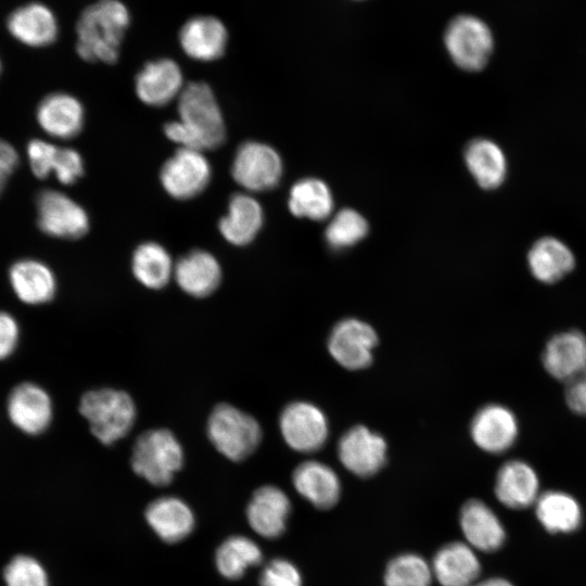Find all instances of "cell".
I'll return each mask as SVG.
<instances>
[{
	"label": "cell",
	"mask_w": 586,
	"mask_h": 586,
	"mask_svg": "<svg viewBox=\"0 0 586 586\" xmlns=\"http://www.w3.org/2000/svg\"><path fill=\"white\" fill-rule=\"evenodd\" d=\"M54 162L52 174L62 184H73L84 175V160L72 148L58 146Z\"/></svg>",
	"instance_id": "cell-40"
},
{
	"label": "cell",
	"mask_w": 586,
	"mask_h": 586,
	"mask_svg": "<svg viewBox=\"0 0 586 586\" xmlns=\"http://www.w3.org/2000/svg\"><path fill=\"white\" fill-rule=\"evenodd\" d=\"M79 412L89 422L92 434L104 445L123 438L136 420V406L130 395L115 388L85 393Z\"/></svg>",
	"instance_id": "cell-3"
},
{
	"label": "cell",
	"mask_w": 586,
	"mask_h": 586,
	"mask_svg": "<svg viewBox=\"0 0 586 586\" xmlns=\"http://www.w3.org/2000/svg\"><path fill=\"white\" fill-rule=\"evenodd\" d=\"M259 586H303L297 566L283 558H275L263 569Z\"/></svg>",
	"instance_id": "cell-38"
},
{
	"label": "cell",
	"mask_w": 586,
	"mask_h": 586,
	"mask_svg": "<svg viewBox=\"0 0 586 586\" xmlns=\"http://www.w3.org/2000/svg\"><path fill=\"white\" fill-rule=\"evenodd\" d=\"M356 1H360V0H356Z\"/></svg>",
	"instance_id": "cell-46"
},
{
	"label": "cell",
	"mask_w": 586,
	"mask_h": 586,
	"mask_svg": "<svg viewBox=\"0 0 586 586\" xmlns=\"http://www.w3.org/2000/svg\"><path fill=\"white\" fill-rule=\"evenodd\" d=\"M183 87L180 66L168 58L145 63L135 79L139 100L155 107L164 106L178 98Z\"/></svg>",
	"instance_id": "cell-15"
},
{
	"label": "cell",
	"mask_w": 586,
	"mask_h": 586,
	"mask_svg": "<svg viewBox=\"0 0 586 586\" xmlns=\"http://www.w3.org/2000/svg\"><path fill=\"white\" fill-rule=\"evenodd\" d=\"M534 506L538 521L549 533H571L582 524V508L578 501L565 492H544Z\"/></svg>",
	"instance_id": "cell-31"
},
{
	"label": "cell",
	"mask_w": 586,
	"mask_h": 586,
	"mask_svg": "<svg viewBox=\"0 0 586 586\" xmlns=\"http://www.w3.org/2000/svg\"><path fill=\"white\" fill-rule=\"evenodd\" d=\"M7 28L12 37L33 48L53 43L59 34L54 13L40 2H30L15 9L7 20Z\"/></svg>",
	"instance_id": "cell-22"
},
{
	"label": "cell",
	"mask_w": 586,
	"mask_h": 586,
	"mask_svg": "<svg viewBox=\"0 0 586 586\" xmlns=\"http://www.w3.org/2000/svg\"><path fill=\"white\" fill-rule=\"evenodd\" d=\"M18 324L13 316L0 311V360L9 357L18 342Z\"/></svg>",
	"instance_id": "cell-41"
},
{
	"label": "cell",
	"mask_w": 586,
	"mask_h": 586,
	"mask_svg": "<svg viewBox=\"0 0 586 586\" xmlns=\"http://www.w3.org/2000/svg\"><path fill=\"white\" fill-rule=\"evenodd\" d=\"M228 42L225 24L212 15H198L189 18L179 31V43L191 59L209 62L220 58Z\"/></svg>",
	"instance_id": "cell-19"
},
{
	"label": "cell",
	"mask_w": 586,
	"mask_h": 586,
	"mask_svg": "<svg viewBox=\"0 0 586 586\" xmlns=\"http://www.w3.org/2000/svg\"><path fill=\"white\" fill-rule=\"evenodd\" d=\"M444 44L453 62L463 71L483 69L494 50V37L488 25L471 14L453 17L444 31Z\"/></svg>",
	"instance_id": "cell-6"
},
{
	"label": "cell",
	"mask_w": 586,
	"mask_h": 586,
	"mask_svg": "<svg viewBox=\"0 0 586 586\" xmlns=\"http://www.w3.org/2000/svg\"><path fill=\"white\" fill-rule=\"evenodd\" d=\"M206 429L214 447L232 461L249 457L262 440V429L257 420L225 403L212 410Z\"/></svg>",
	"instance_id": "cell-5"
},
{
	"label": "cell",
	"mask_w": 586,
	"mask_h": 586,
	"mask_svg": "<svg viewBox=\"0 0 586 586\" xmlns=\"http://www.w3.org/2000/svg\"><path fill=\"white\" fill-rule=\"evenodd\" d=\"M291 512L288 495L275 485L257 488L246 507V520L259 536L273 539L281 536Z\"/></svg>",
	"instance_id": "cell-16"
},
{
	"label": "cell",
	"mask_w": 586,
	"mask_h": 586,
	"mask_svg": "<svg viewBox=\"0 0 586 586\" xmlns=\"http://www.w3.org/2000/svg\"><path fill=\"white\" fill-rule=\"evenodd\" d=\"M431 568L433 577L442 586H473L481 573L475 550L462 542H451L441 547Z\"/></svg>",
	"instance_id": "cell-23"
},
{
	"label": "cell",
	"mask_w": 586,
	"mask_h": 586,
	"mask_svg": "<svg viewBox=\"0 0 586 586\" xmlns=\"http://www.w3.org/2000/svg\"><path fill=\"white\" fill-rule=\"evenodd\" d=\"M473 442L489 454H501L517 441L519 423L514 413L500 404H488L473 417L470 425Z\"/></svg>",
	"instance_id": "cell-13"
},
{
	"label": "cell",
	"mask_w": 586,
	"mask_h": 586,
	"mask_svg": "<svg viewBox=\"0 0 586 586\" xmlns=\"http://www.w3.org/2000/svg\"><path fill=\"white\" fill-rule=\"evenodd\" d=\"M0 73H1V61H0Z\"/></svg>",
	"instance_id": "cell-45"
},
{
	"label": "cell",
	"mask_w": 586,
	"mask_h": 586,
	"mask_svg": "<svg viewBox=\"0 0 586 586\" xmlns=\"http://www.w3.org/2000/svg\"><path fill=\"white\" fill-rule=\"evenodd\" d=\"M20 163L17 150L0 138V195Z\"/></svg>",
	"instance_id": "cell-42"
},
{
	"label": "cell",
	"mask_w": 586,
	"mask_h": 586,
	"mask_svg": "<svg viewBox=\"0 0 586 586\" xmlns=\"http://www.w3.org/2000/svg\"><path fill=\"white\" fill-rule=\"evenodd\" d=\"M467 167L483 189L501 186L507 176V160L502 150L488 139L471 141L464 151Z\"/></svg>",
	"instance_id": "cell-30"
},
{
	"label": "cell",
	"mask_w": 586,
	"mask_h": 586,
	"mask_svg": "<svg viewBox=\"0 0 586 586\" xmlns=\"http://www.w3.org/2000/svg\"><path fill=\"white\" fill-rule=\"evenodd\" d=\"M378 337L372 327L361 320L347 318L337 322L329 336L331 356L349 370L366 368L372 360Z\"/></svg>",
	"instance_id": "cell-11"
},
{
	"label": "cell",
	"mask_w": 586,
	"mask_h": 586,
	"mask_svg": "<svg viewBox=\"0 0 586 586\" xmlns=\"http://www.w3.org/2000/svg\"><path fill=\"white\" fill-rule=\"evenodd\" d=\"M292 482L296 492L318 509H330L340 498V479L332 468L322 462L308 460L300 463L293 471Z\"/></svg>",
	"instance_id": "cell-26"
},
{
	"label": "cell",
	"mask_w": 586,
	"mask_h": 586,
	"mask_svg": "<svg viewBox=\"0 0 586 586\" xmlns=\"http://www.w3.org/2000/svg\"><path fill=\"white\" fill-rule=\"evenodd\" d=\"M282 173L283 164L279 153L272 146L257 141L242 143L231 164L234 181L251 192L275 188Z\"/></svg>",
	"instance_id": "cell-7"
},
{
	"label": "cell",
	"mask_w": 586,
	"mask_h": 586,
	"mask_svg": "<svg viewBox=\"0 0 586 586\" xmlns=\"http://www.w3.org/2000/svg\"><path fill=\"white\" fill-rule=\"evenodd\" d=\"M179 119L164 126L165 136L180 148L199 151L220 146L226 125L212 88L204 81H191L178 97Z\"/></svg>",
	"instance_id": "cell-1"
},
{
	"label": "cell",
	"mask_w": 586,
	"mask_h": 586,
	"mask_svg": "<svg viewBox=\"0 0 586 586\" xmlns=\"http://www.w3.org/2000/svg\"><path fill=\"white\" fill-rule=\"evenodd\" d=\"M279 425L285 443L296 451H315L328 438L329 426L324 413L307 402L289 404L280 415Z\"/></svg>",
	"instance_id": "cell-10"
},
{
	"label": "cell",
	"mask_w": 586,
	"mask_h": 586,
	"mask_svg": "<svg viewBox=\"0 0 586 586\" xmlns=\"http://www.w3.org/2000/svg\"><path fill=\"white\" fill-rule=\"evenodd\" d=\"M494 492L497 500L510 509H525L535 505L539 479L532 466L523 460H509L498 470Z\"/></svg>",
	"instance_id": "cell-20"
},
{
	"label": "cell",
	"mask_w": 586,
	"mask_h": 586,
	"mask_svg": "<svg viewBox=\"0 0 586 586\" xmlns=\"http://www.w3.org/2000/svg\"><path fill=\"white\" fill-rule=\"evenodd\" d=\"M10 284L18 300L28 305H39L51 301L56 291V279L44 263L23 258L9 269Z\"/></svg>",
	"instance_id": "cell-27"
},
{
	"label": "cell",
	"mask_w": 586,
	"mask_h": 586,
	"mask_svg": "<svg viewBox=\"0 0 586 586\" xmlns=\"http://www.w3.org/2000/svg\"><path fill=\"white\" fill-rule=\"evenodd\" d=\"M58 145L42 140L33 139L27 143L26 156L33 175L46 179L52 175Z\"/></svg>",
	"instance_id": "cell-39"
},
{
	"label": "cell",
	"mask_w": 586,
	"mask_h": 586,
	"mask_svg": "<svg viewBox=\"0 0 586 586\" xmlns=\"http://www.w3.org/2000/svg\"><path fill=\"white\" fill-rule=\"evenodd\" d=\"M459 524L462 534L474 550L494 552L506 542V531L497 514L484 501L468 500L461 508Z\"/></svg>",
	"instance_id": "cell-21"
},
{
	"label": "cell",
	"mask_w": 586,
	"mask_h": 586,
	"mask_svg": "<svg viewBox=\"0 0 586 586\" xmlns=\"http://www.w3.org/2000/svg\"><path fill=\"white\" fill-rule=\"evenodd\" d=\"M221 267L216 257L203 250H193L175 264L174 277L179 288L194 297L212 294L220 284Z\"/></svg>",
	"instance_id": "cell-25"
},
{
	"label": "cell",
	"mask_w": 586,
	"mask_h": 586,
	"mask_svg": "<svg viewBox=\"0 0 586 586\" xmlns=\"http://www.w3.org/2000/svg\"><path fill=\"white\" fill-rule=\"evenodd\" d=\"M542 362L556 380L570 383L586 372V336L569 330L551 336L546 343Z\"/></svg>",
	"instance_id": "cell-14"
},
{
	"label": "cell",
	"mask_w": 586,
	"mask_h": 586,
	"mask_svg": "<svg viewBox=\"0 0 586 586\" xmlns=\"http://www.w3.org/2000/svg\"><path fill=\"white\" fill-rule=\"evenodd\" d=\"M212 167L202 151L179 148L162 166L160 180L164 190L177 200H189L204 191Z\"/></svg>",
	"instance_id": "cell-9"
},
{
	"label": "cell",
	"mask_w": 586,
	"mask_h": 586,
	"mask_svg": "<svg viewBox=\"0 0 586 586\" xmlns=\"http://www.w3.org/2000/svg\"><path fill=\"white\" fill-rule=\"evenodd\" d=\"M36 120L48 136L67 140L76 137L85 123L81 102L66 92H52L39 102Z\"/></svg>",
	"instance_id": "cell-17"
},
{
	"label": "cell",
	"mask_w": 586,
	"mask_h": 586,
	"mask_svg": "<svg viewBox=\"0 0 586 586\" xmlns=\"http://www.w3.org/2000/svg\"><path fill=\"white\" fill-rule=\"evenodd\" d=\"M565 402L573 412L586 417V372L568 383Z\"/></svg>",
	"instance_id": "cell-43"
},
{
	"label": "cell",
	"mask_w": 586,
	"mask_h": 586,
	"mask_svg": "<svg viewBox=\"0 0 586 586\" xmlns=\"http://www.w3.org/2000/svg\"><path fill=\"white\" fill-rule=\"evenodd\" d=\"M337 455L349 472L368 477L378 473L384 466L386 443L378 433L364 425H356L340 438Z\"/></svg>",
	"instance_id": "cell-12"
},
{
	"label": "cell",
	"mask_w": 586,
	"mask_h": 586,
	"mask_svg": "<svg viewBox=\"0 0 586 586\" xmlns=\"http://www.w3.org/2000/svg\"><path fill=\"white\" fill-rule=\"evenodd\" d=\"M130 24V13L119 0H98L80 13L76 23V51L87 62L113 64Z\"/></svg>",
	"instance_id": "cell-2"
},
{
	"label": "cell",
	"mask_w": 586,
	"mask_h": 586,
	"mask_svg": "<svg viewBox=\"0 0 586 586\" xmlns=\"http://www.w3.org/2000/svg\"><path fill=\"white\" fill-rule=\"evenodd\" d=\"M7 408L11 422L29 435L43 432L52 419L49 394L41 386L29 382L13 388Z\"/></svg>",
	"instance_id": "cell-18"
},
{
	"label": "cell",
	"mask_w": 586,
	"mask_h": 586,
	"mask_svg": "<svg viewBox=\"0 0 586 586\" xmlns=\"http://www.w3.org/2000/svg\"><path fill=\"white\" fill-rule=\"evenodd\" d=\"M5 586H50L49 575L42 563L29 555L14 556L3 569Z\"/></svg>",
	"instance_id": "cell-37"
},
{
	"label": "cell",
	"mask_w": 586,
	"mask_h": 586,
	"mask_svg": "<svg viewBox=\"0 0 586 586\" xmlns=\"http://www.w3.org/2000/svg\"><path fill=\"white\" fill-rule=\"evenodd\" d=\"M263 222L264 212L259 202L250 194L237 193L230 199L218 229L227 242L244 246L255 239Z\"/></svg>",
	"instance_id": "cell-28"
},
{
	"label": "cell",
	"mask_w": 586,
	"mask_h": 586,
	"mask_svg": "<svg viewBox=\"0 0 586 586\" xmlns=\"http://www.w3.org/2000/svg\"><path fill=\"white\" fill-rule=\"evenodd\" d=\"M174 267L170 254L156 242H144L132 254V273L148 289L164 288L174 276Z\"/></svg>",
	"instance_id": "cell-32"
},
{
	"label": "cell",
	"mask_w": 586,
	"mask_h": 586,
	"mask_svg": "<svg viewBox=\"0 0 586 586\" xmlns=\"http://www.w3.org/2000/svg\"><path fill=\"white\" fill-rule=\"evenodd\" d=\"M431 565L417 553H402L393 558L384 572V586H431Z\"/></svg>",
	"instance_id": "cell-35"
},
{
	"label": "cell",
	"mask_w": 586,
	"mask_h": 586,
	"mask_svg": "<svg viewBox=\"0 0 586 586\" xmlns=\"http://www.w3.org/2000/svg\"><path fill=\"white\" fill-rule=\"evenodd\" d=\"M368 222L361 214L344 208L333 217L326 230L328 244L335 249H346L358 243L368 233Z\"/></svg>",
	"instance_id": "cell-36"
},
{
	"label": "cell",
	"mask_w": 586,
	"mask_h": 586,
	"mask_svg": "<svg viewBox=\"0 0 586 586\" xmlns=\"http://www.w3.org/2000/svg\"><path fill=\"white\" fill-rule=\"evenodd\" d=\"M527 265L536 280L555 283L573 270L575 257L562 241L545 237L537 240L528 251Z\"/></svg>",
	"instance_id": "cell-29"
},
{
	"label": "cell",
	"mask_w": 586,
	"mask_h": 586,
	"mask_svg": "<svg viewBox=\"0 0 586 586\" xmlns=\"http://www.w3.org/2000/svg\"><path fill=\"white\" fill-rule=\"evenodd\" d=\"M262 560L259 546L243 535L229 536L215 552L216 569L228 579L241 578L249 568L259 564Z\"/></svg>",
	"instance_id": "cell-34"
},
{
	"label": "cell",
	"mask_w": 586,
	"mask_h": 586,
	"mask_svg": "<svg viewBox=\"0 0 586 586\" xmlns=\"http://www.w3.org/2000/svg\"><path fill=\"white\" fill-rule=\"evenodd\" d=\"M183 449L167 429L148 430L136 441L130 459L133 472L155 486L169 484L183 466Z\"/></svg>",
	"instance_id": "cell-4"
},
{
	"label": "cell",
	"mask_w": 586,
	"mask_h": 586,
	"mask_svg": "<svg viewBox=\"0 0 586 586\" xmlns=\"http://www.w3.org/2000/svg\"><path fill=\"white\" fill-rule=\"evenodd\" d=\"M36 213L39 229L52 238L75 240L89 230V217L84 207L59 190L40 191Z\"/></svg>",
	"instance_id": "cell-8"
},
{
	"label": "cell",
	"mask_w": 586,
	"mask_h": 586,
	"mask_svg": "<svg viewBox=\"0 0 586 586\" xmlns=\"http://www.w3.org/2000/svg\"><path fill=\"white\" fill-rule=\"evenodd\" d=\"M473 586H514V585L505 578L492 577L484 581H479Z\"/></svg>",
	"instance_id": "cell-44"
},
{
	"label": "cell",
	"mask_w": 586,
	"mask_h": 586,
	"mask_svg": "<svg viewBox=\"0 0 586 586\" xmlns=\"http://www.w3.org/2000/svg\"><path fill=\"white\" fill-rule=\"evenodd\" d=\"M144 515L153 532L167 544L183 540L195 526L192 509L186 501L174 496H163L151 501Z\"/></svg>",
	"instance_id": "cell-24"
},
{
	"label": "cell",
	"mask_w": 586,
	"mask_h": 586,
	"mask_svg": "<svg viewBox=\"0 0 586 586\" xmlns=\"http://www.w3.org/2000/svg\"><path fill=\"white\" fill-rule=\"evenodd\" d=\"M288 206L296 217L323 220L332 213L333 196L322 180L305 178L291 188Z\"/></svg>",
	"instance_id": "cell-33"
}]
</instances>
